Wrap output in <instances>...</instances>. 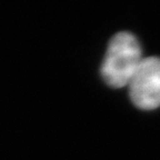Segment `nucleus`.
I'll return each instance as SVG.
<instances>
[{
  "label": "nucleus",
  "instance_id": "f03ea898",
  "mask_svg": "<svg viewBox=\"0 0 160 160\" xmlns=\"http://www.w3.org/2000/svg\"><path fill=\"white\" fill-rule=\"evenodd\" d=\"M128 87L136 107L142 110L160 107V58H143Z\"/></svg>",
  "mask_w": 160,
  "mask_h": 160
},
{
  "label": "nucleus",
  "instance_id": "f257e3e1",
  "mask_svg": "<svg viewBox=\"0 0 160 160\" xmlns=\"http://www.w3.org/2000/svg\"><path fill=\"white\" fill-rule=\"evenodd\" d=\"M139 41L130 32H119L112 37L101 67V75L112 88L129 86L142 61Z\"/></svg>",
  "mask_w": 160,
  "mask_h": 160
}]
</instances>
